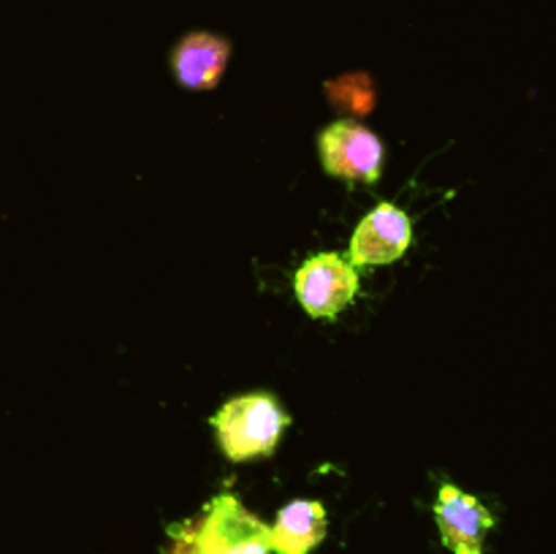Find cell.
<instances>
[{"mask_svg":"<svg viewBox=\"0 0 556 554\" xmlns=\"http://www.w3.org/2000/svg\"><path fill=\"white\" fill-rule=\"evenodd\" d=\"M288 424H291V416L266 391L233 396L212 416L217 443L231 462L269 456L280 443Z\"/></svg>","mask_w":556,"mask_h":554,"instance_id":"1","label":"cell"},{"mask_svg":"<svg viewBox=\"0 0 556 554\" xmlns=\"http://www.w3.org/2000/svg\"><path fill=\"white\" fill-rule=\"evenodd\" d=\"M177 549L185 554H271V530L233 494H217Z\"/></svg>","mask_w":556,"mask_h":554,"instance_id":"2","label":"cell"},{"mask_svg":"<svg viewBox=\"0 0 556 554\" xmlns=\"http://www.w3.org/2000/svg\"><path fill=\"white\" fill-rule=\"evenodd\" d=\"M293 288L313 318H337L358 293V272L342 253L309 255L293 275Z\"/></svg>","mask_w":556,"mask_h":554,"instance_id":"3","label":"cell"},{"mask_svg":"<svg viewBox=\"0 0 556 554\" xmlns=\"http://www.w3.org/2000/svg\"><path fill=\"white\" fill-rule=\"evenodd\" d=\"M320 161L331 177L378 182L383 172V141L364 125L340 119L318 136Z\"/></svg>","mask_w":556,"mask_h":554,"instance_id":"4","label":"cell"},{"mask_svg":"<svg viewBox=\"0 0 556 554\" xmlns=\"http://www.w3.org/2000/svg\"><path fill=\"white\" fill-rule=\"evenodd\" d=\"M413 244V221L402 206L383 201L364 215L351 239V261L356 266L394 264Z\"/></svg>","mask_w":556,"mask_h":554,"instance_id":"5","label":"cell"},{"mask_svg":"<svg viewBox=\"0 0 556 554\" xmlns=\"http://www.w3.org/2000/svg\"><path fill=\"white\" fill-rule=\"evenodd\" d=\"M434 519H438L445 549L454 554H483V543L494 527L492 511L476 494H467L454 483L440 487Z\"/></svg>","mask_w":556,"mask_h":554,"instance_id":"6","label":"cell"},{"mask_svg":"<svg viewBox=\"0 0 556 554\" xmlns=\"http://www.w3.org/2000/svg\"><path fill=\"white\" fill-rule=\"evenodd\" d=\"M231 58V43L215 33H188L172 52V71L188 90H212Z\"/></svg>","mask_w":556,"mask_h":554,"instance_id":"7","label":"cell"},{"mask_svg":"<svg viewBox=\"0 0 556 554\" xmlns=\"http://www.w3.org/2000/svg\"><path fill=\"white\" fill-rule=\"evenodd\" d=\"M271 530V552L309 554L326 538V508L318 500H293L277 514Z\"/></svg>","mask_w":556,"mask_h":554,"instance_id":"8","label":"cell"},{"mask_svg":"<svg viewBox=\"0 0 556 554\" xmlns=\"http://www.w3.org/2000/svg\"><path fill=\"white\" fill-rule=\"evenodd\" d=\"M174 554H185V552H179V549H177V552H174Z\"/></svg>","mask_w":556,"mask_h":554,"instance_id":"9","label":"cell"}]
</instances>
